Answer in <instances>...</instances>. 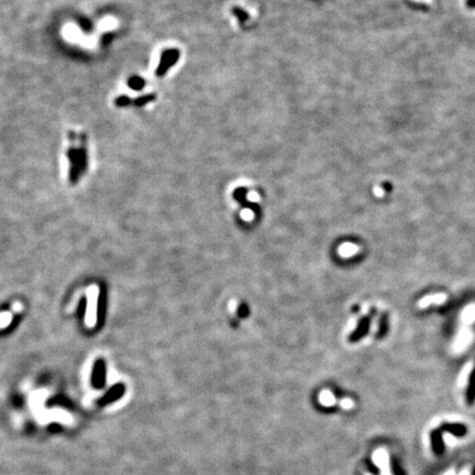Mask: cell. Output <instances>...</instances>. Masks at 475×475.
Listing matches in <instances>:
<instances>
[{"instance_id": "cell-1", "label": "cell", "mask_w": 475, "mask_h": 475, "mask_svg": "<svg viewBox=\"0 0 475 475\" xmlns=\"http://www.w3.org/2000/svg\"><path fill=\"white\" fill-rule=\"evenodd\" d=\"M67 157H68V162H69V182L72 184H76L80 179V175L83 174L80 170V167L78 165V160H77V148H75L74 145L68 148L67 151Z\"/></svg>"}, {"instance_id": "cell-2", "label": "cell", "mask_w": 475, "mask_h": 475, "mask_svg": "<svg viewBox=\"0 0 475 475\" xmlns=\"http://www.w3.org/2000/svg\"><path fill=\"white\" fill-rule=\"evenodd\" d=\"M180 58V52L177 50H168L162 54L161 63L156 69L157 76H163L167 72V69L172 67Z\"/></svg>"}, {"instance_id": "cell-3", "label": "cell", "mask_w": 475, "mask_h": 475, "mask_svg": "<svg viewBox=\"0 0 475 475\" xmlns=\"http://www.w3.org/2000/svg\"><path fill=\"white\" fill-rule=\"evenodd\" d=\"M106 378V363L103 359L96 360L93 370V384L95 387H103Z\"/></svg>"}, {"instance_id": "cell-4", "label": "cell", "mask_w": 475, "mask_h": 475, "mask_svg": "<svg viewBox=\"0 0 475 475\" xmlns=\"http://www.w3.org/2000/svg\"><path fill=\"white\" fill-rule=\"evenodd\" d=\"M373 461L381 470V475H392L391 467H390V460L388 454L384 449H378L373 454Z\"/></svg>"}, {"instance_id": "cell-5", "label": "cell", "mask_w": 475, "mask_h": 475, "mask_svg": "<svg viewBox=\"0 0 475 475\" xmlns=\"http://www.w3.org/2000/svg\"><path fill=\"white\" fill-rule=\"evenodd\" d=\"M371 318H372V315L365 316L364 318H362L360 320L357 329L350 335V341L356 342V341L360 340L362 337H364V334H366L367 331H369V329H370Z\"/></svg>"}, {"instance_id": "cell-6", "label": "cell", "mask_w": 475, "mask_h": 475, "mask_svg": "<svg viewBox=\"0 0 475 475\" xmlns=\"http://www.w3.org/2000/svg\"><path fill=\"white\" fill-rule=\"evenodd\" d=\"M447 299V296L445 294H436L425 297V298L419 301L420 308H426L427 306L431 305V304H441Z\"/></svg>"}, {"instance_id": "cell-7", "label": "cell", "mask_w": 475, "mask_h": 475, "mask_svg": "<svg viewBox=\"0 0 475 475\" xmlns=\"http://www.w3.org/2000/svg\"><path fill=\"white\" fill-rule=\"evenodd\" d=\"M107 297L104 290H101L100 295H99V300H98V312H97V317L99 320V325L103 324L104 318H105V313H106V305H107Z\"/></svg>"}, {"instance_id": "cell-8", "label": "cell", "mask_w": 475, "mask_h": 475, "mask_svg": "<svg viewBox=\"0 0 475 475\" xmlns=\"http://www.w3.org/2000/svg\"><path fill=\"white\" fill-rule=\"evenodd\" d=\"M124 388H123V386L122 385H117V386H113V387L109 391L108 394H107L105 397H104V400H103V403H107V402H110V401H113L115 400L116 397L120 396L123 393Z\"/></svg>"}, {"instance_id": "cell-9", "label": "cell", "mask_w": 475, "mask_h": 475, "mask_svg": "<svg viewBox=\"0 0 475 475\" xmlns=\"http://www.w3.org/2000/svg\"><path fill=\"white\" fill-rule=\"evenodd\" d=\"M128 85H129L130 88H132V90L141 91L142 88L144 87V85H145V81L143 80V78L139 77V76H134V77L129 78Z\"/></svg>"}, {"instance_id": "cell-10", "label": "cell", "mask_w": 475, "mask_h": 475, "mask_svg": "<svg viewBox=\"0 0 475 475\" xmlns=\"http://www.w3.org/2000/svg\"><path fill=\"white\" fill-rule=\"evenodd\" d=\"M387 325H388V317L387 315H383L379 319L378 322V330H377V338L381 339L383 335L385 334L386 330H387Z\"/></svg>"}, {"instance_id": "cell-11", "label": "cell", "mask_w": 475, "mask_h": 475, "mask_svg": "<svg viewBox=\"0 0 475 475\" xmlns=\"http://www.w3.org/2000/svg\"><path fill=\"white\" fill-rule=\"evenodd\" d=\"M154 99H155L154 95H144V96L139 97L136 100H134V103H132V104H135L138 107H141V106H144V105L151 103V101H153Z\"/></svg>"}, {"instance_id": "cell-12", "label": "cell", "mask_w": 475, "mask_h": 475, "mask_svg": "<svg viewBox=\"0 0 475 475\" xmlns=\"http://www.w3.org/2000/svg\"><path fill=\"white\" fill-rule=\"evenodd\" d=\"M356 252H358V248L353 244H344L340 248V253L344 256L353 255Z\"/></svg>"}, {"instance_id": "cell-13", "label": "cell", "mask_w": 475, "mask_h": 475, "mask_svg": "<svg viewBox=\"0 0 475 475\" xmlns=\"http://www.w3.org/2000/svg\"><path fill=\"white\" fill-rule=\"evenodd\" d=\"M132 103H134V100H132L130 97L128 96H119L116 100H115V104L117 107H128L130 106Z\"/></svg>"}, {"instance_id": "cell-14", "label": "cell", "mask_w": 475, "mask_h": 475, "mask_svg": "<svg viewBox=\"0 0 475 475\" xmlns=\"http://www.w3.org/2000/svg\"><path fill=\"white\" fill-rule=\"evenodd\" d=\"M474 394H475V366H474V370H473L472 376H471L470 385H468V391H467L468 400H472V398L474 397Z\"/></svg>"}, {"instance_id": "cell-15", "label": "cell", "mask_w": 475, "mask_h": 475, "mask_svg": "<svg viewBox=\"0 0 475 475\" xmlns=\"http://www.w3.org/2000/svg\"><path fill=\"white\" fill-rule=\"evenodd\" d=\"M463 319L464 321H473L475 319V307L474 306L465 310L463 314Z\"/></svg>"}, {"instance_id": "cell-16", "label": "cell", "mask_w": 475, "mask_h": 475, "mask_svg": "<svg viewBox=\"0 0 475 475\" xmlns=\"http://www.w3.org/2000/svg\"><path fill=\"white\" fill-rule=\"evenodd\" d=\"M321 402L325 405H327V406H330V405L334 403V397L330 394V393H328V392L324 393L321 396Z\"/></svg>"}, {"instance_id": "cell-17", "label": "cell", "mask_w": 475, "mask_h": 475, "mask_svg": "<svg viewBox=\"0 0 475 475\" xmlns=\"http://www.w3.org/2000/svg\"><path fill=\"white\" fill-rule=\"evenodd\" d=\"M468 338H470V334H468V333H465V332L461 333L460 340L458 342V349H462V348L465 346V343L468 341Z\"/></svg>"}, {"instance_id": "cell-18", "label": "cell", "mask_w": 475, "mask_h": 475, "mask_svg": "<svg viewBox=\"0 0 475 475\" xmlns=\"http://www.w3.org/2000/svg\"><path fill=\"white\" fill-rule=\"evenodd\" d=\"M233 14L236 15L241 21H244V20H246V19H248V14H246V12H244V11H242L241 9H237L236 8L233 10Z\"/></svg>"}, {"instance_id": "cell-19", "label": "cell", "mask_w": 475, "mask_h": 475, "mask_svg": "<svg viewBox=\"0 0 475 475\" xmlns=\"http://www.w3.org/2000/svg\"><path fill=\"white\" fill-rule=\"evenodd\" d=\"M341 405H342V407H343V408H351V407H353V402L351 400H349V398H346V400H343L341 402Z\"/></svg>"}, {"instance_id": "cell-20", "label": "cell", "mask_w": 475, "mask_h": 475, "mask_svg": "<svg viewBox=\"0 0 475 475\" xmlns=\"http://www.w3.org/2000/svg\"><path fill=\"white\" fill-rule=\"evenodd\" d=\"M238 314H239V316H240V317H242V318H244V317H245L246 315H248V307L244 306V305H242L241 307H240V309H239V313H238Z\"/></svg>"}, {"instance_id": "cell-21", "label": "cell", "mask_w": 475, "mask_h": 475, "mask_svg": "<svg viewBox=\"0 0 475 475\" xmlns=\"http://www.w3.org/2000/svg\"><path fill=\"white\" fill-rule=\"evenodd\" d=\"M445 439H446V442L448 443V445H454V443H455V441H453V440H454V438H453L452 436H450V435H449V436H446V437H445Z\"/></svg>"}, {"instance_id": "cell-22", "label": "cell", "mask_w": 475, "mask_h": 475, "mask_svg": "<svg viewBox=\"0 0 475 475\" xmlns=\"http://www.w3.org/2000/svg\"><path fill=\"white\" fill-rule=\"evenodd\" d=\"M460 475H470V472H468L467 470H464V471H462V473Z\"/></svg>"}, {"instance_id": "cell-23", "label": "cell", "mask_w": 475, "mask_h": 475, "mask_svg": "<svg viewBox=\"0 0 475 475\" xmlns=\"http://www.w3.org/2000/svg\"><path fill=\"white\" fill-rule=\"evenodd\" d=\"M446 475H455V474H454V473H452V472H450V473H447Z\"/></svg>"}]
</instances>
